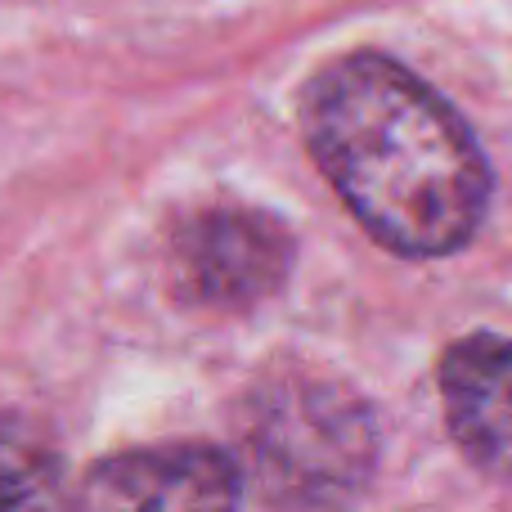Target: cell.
<instances>
[{
	"instance_id": "2",
	"label": "cell",
	"mask_w": 512,
	"mask_h": 512,
	"mask_svg": "<svg viewBox=\"0 0 512 512\" xmlns=\"http://www.w3.org/2000/svg\"><path fill=\"white\" fill-rule=\"evenodd\" d=\"M239 450V468L274 508L337 512L373 481L378 418L342 378L270 373L239 405Z\"/></svg>"
},
{
	"instance_id": "3",
	"label": "cell",
	"mask_w": 512,
	"mask_h": 512,
	"mask_svg": "<svg viewBox=\"0 0 512 512\" xmlns=\"http://www.w3.org/2000/svg\"><path fill=\"white\" fill-rule=\"evenodd\" d=\"M176 297L203 310H252L283 288L292 234L279 216L243 203H212L180 216L167 239Z\"/></svg>"
},
{
	"instance_id": "4",
	"label": "cell",
	"mask_w": 512,
	"mask_h": 512,
	"mask_svg": "<svg viewBox=\"0 0 512 512\" xmlns=\"http://www.w3.org/2000/svg\"><path fill=\"white\" fill-rule=\"evenodd\" d=\"M243 468L203 441L126 450L95 463L81 481L77 512H239Z\"/></svg>"
},
{
	"instance_id": "1",
	"label": "cell",
	"mask_w": 512,
	"mask_h": 512,
	"mask_svg": "<svg viewBox=\"0 0 512 512\" xmlns=\"http://www.w3.org/2000/svg\"><path fill=\"white\" fill-rule=\"evenodd\" d=\"M324 180L373 243L436 261L477 239L490 212V162L459 113L387 54L328 63L301 104Z\"/></svg>"
},
{
	"instance_id": "5",
	"label": "cell",
	"mask_w": 512,
	"mask_h": 512,
	"mask_svg": "<svg viewBox=\"0 0 512 512\" xmlns=\"http://www.w3.org/2000/svg\"><path fill=\"white\" fill-rule=\"evenodd\" d=\"M436 387L459 450L481 472L512 481V337H459L441 355Z\"/></svg>"
},
{
	"instance_id": "6",
	"label": "cell",
	"mask_w": 512,
	"mask_h": 512,
	"mask_svg": "<svg viewBox=\"0 0 512 512\" xmlns=\"http://www.w3.org/2000/svg\"><path fill=\"white\" fill-rule=\"evenodd\" d=\"M0 512H77L59 450L23 418H0Z\"/></svg>"
}]
</instances>
